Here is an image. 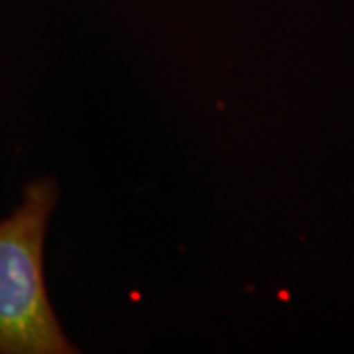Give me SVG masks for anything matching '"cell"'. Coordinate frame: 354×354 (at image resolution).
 <instances>
[{"label":"cell","instance_id":"6da1fadb","mask_svg":"<svg viewBox=\"0 0 354 354\" xmlns=\"http://www.w3.org/2000/svg\"><path fill=\"white\" fill-rule=\"evenodd\" d=\"M57 203L50 177L30 183L22 203L0 221V353H75L53 313L44 281V241Z\"/></svg>","mask_w":354,"mask_h":354}]
</instances>
